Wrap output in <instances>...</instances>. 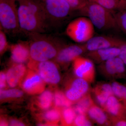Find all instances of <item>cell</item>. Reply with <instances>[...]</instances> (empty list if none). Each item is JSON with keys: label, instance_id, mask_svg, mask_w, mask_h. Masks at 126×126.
<instances>
[{"label": "cell", "instance_id": "cell-25", "mask_svg": "<svg viewBox=\"0 0 126 126\" xmlns=\"http://www.w3.org/2000/svg\"><path fill=\"white\" fill-rule=\"evenodd\" d=\"M53 100V94L50 91H45L39 97V104L44 109H47L50 107Z\"/></svg>", "mask_w": 126, "mask_h": 126}, {"label": "cell", "instance_id": "cell-28", "mask_svg": "<svg viewBox=\"0 0 126 126\" xmlns=\"http://www.w3.org/2000/svg\"><path fill=\"white\" fill-rule=\"evenodd\" d=\"M23 93L21 90L17 89H11L0 92V99L11 97H19L22 96Z\"/></svg>", "mask_w": 126, "mask_h": 126}, {"label": "cell", "instance_id": "cell-21", "mask_svg": "<svg viewBox=\"0 0 126 126\" xmlns=\"http://www.w3.org/2000/svg\"><path fill=\"white\" fill-rule=\"evenodd\" d=\"M94 104L90 93L77 102L74 110L79 114H87L89 109Z\"/></svg>", "mask_w": 126, "mask_h": 126}, {"label": "cell", "instance_id": "cell-4", "mask_svg": "<svg viewBox=\"0 0 126 126\" xmlns=\"http://www.w3.org/2000/svg\"><path fill=\"white\" fill-rule=\"evenodd\" d=\"M16 2V0H0V29L9 33L21 30Z\"/></svg>", "mask_w": 126, "mask_h": 126}, {"label": "cell", "instance_id": "cell-15", "mask_svg": "<svg viewBox=\"0 0 126 126\" xmlns=\"http://www.w3.org/2000/svg\"><path fill=\"white\" fill-rule=\"evenodd\" d=\"M97 102L102 108L109 97L113 95L111 84L99 83L92 89Z\"/></svg>", "mask_w": 126, "mask_h": 126}, {"label": "cell", "instance_id": "cell-29", "mask_svg": "<svg viewBox=\"0 0 126 126\" xmlns=\"http://www.w3.org/2000/svg\"><path fill=\"white\" fill-rule=\"evenodd\" d=\"M69 5L72 10H81L86 6L88 0H64Z\"/></svg>", "mask_w": 126, "mask_h": 126}, {"label": "cell", "instance_id": "cell-14", "mask_svg": "<svg viewBox=\"0 0 126 126\" xmlns=\"http://www.w3.org/2000/svg\"><path fill=\"white\" fill-rule=\"evenodd\" d=\"M87 114L94 123L100 126H111L108 115L103 109L95 103L89 109Z\"/></svg>", "mask_w": 126, "mask_h": 126}, {"label": "cell", "instance_id": "cell-36", "mask_svg": "<svg viewBox=\"0 0 126 126\" xmlns=\"http://www.w3.org/2000/svg\"><path fill=\"white\" fill-rule=\"evenodd\" d=\"M7 125V123L5 121H1L0 122V126H6Z\"/></svg>", "mask_w": 126, "mask_h": 126}, {"label": "cell", "instance_id": "cell-18", "mask_svg": "<svg viewBox=\"0 0 126 126\" xmlns=\"http://www.w3.org/2000/svg\"><path fill=\"white\" fill-rule=\"evenodd\" d=\"M25 70L24 65L21 63L9 69L6 75V81L9 86L12 88L16 87L24 76Z\"/></svg>", "mask_w": 126, "mask_h": 126}, {"label": "cell", "instance_id": "cell-24", "mask_svg": "<svg viewBox=\"0 0 126 126\" xmlns=\"http://www.w3.org/2000/svg\"><path fill=\"white\" fill-rule=\"evenodd\" d=\"M74 109L69 107H65L63 111V121L65 125L69 126L73 124L76 118V114Z\"/></svg>", "mask_w": 126, "mask_h": 126}, {"label": "cell", "instance_id": "cell-31", "mask_svg": "<svg viewBox=\"0 0 126 126\" xmlns=\"http://www.w3.org/2000/svg\"><path fill=\"white\" fill-rule=\"evenodd\" d=\"M61 116L60 112L58 110H52L48 111L46 113V118L52 121H58Z\"/></svg>", "mask_w": 126, "mask_h": 126}, {"label": "cell", "instance_id": "cell-1", "mask_svg": "<svg viewBox=\"0 0 126 126\" xmlns=\"http://www.w3.org/2000/svg\"><path fill=\"white\" fill-rule=\"evenodd\" d=\"M79 11L87 16L98 29L106 31L119 29L113 13L97 2L88 1Z\"/></svg>", "mask_w": 126, "mask_h": 126}, {"label": "cell", "instance_id": "cell-34", "mask_svg": "<svg viewBox=\"0 0 126 126\" xmlns=\"http://www.w3.org/2000/svg\"><path fill=\"white\" fill-rule=\"evenodd\" d=\"M6 80V76L3 73H1L0 74V88L1 89L5 86Z\"/></svg>", "mask_w": 126, "mask_h": 126}, {"label": "cell", "instance_id": "cell-32", "mask_svg": "<svg viewBox=\"0 0 126 126\" xmlns=\"http://www.w3.org/2000/svg\"><path fill=\"white\" fill-rule=\"evenodd\" d=\"M109 117L111 126H126V119Z\"/></svg>", "mask_w": 126, "mask_h": 126}, {"label": "cell", "instance_id": "cell-5", "mask_svg": "<svg viewBox=\"0 0 126 126\" xmlns=\"http://www.w3.org/2000/svg\"><path fill=\"white\" fill-rule=\"evenodd\" d=\"M94 25L88 18L80 17L72 21L66 28V34L77 43H86L94 35Z\"/></svg>", "mask_w": 126, "mask_h": 126}, {"label": "cell", "instance_id": "cell-6", "mask_svg": "<svg viewBox=\"0 0 126 126\" xmlns=\"http://www.w3.org/2000/svg\"><path fill=\"white\" fill-rule=\"evenodd\" d=\"M47 13L48 19H63L69 15L72 9L64 0H41Z\"/></svg>", "mask_w": 126, "mask_h": 126}, {"label": "cell", "instance_id": "cell-11", "mask_svg": "<svg viewBox=\"0 0 126 126\" xmlns=\"http://www.w3.org/2000/svg\"><path fill=\"white\" fill-rule=\"evenodd\" d=\"M87 51L84 44L68 46L60 49L56 57V60L61 64H66L73 61Z\"/></svg>", "mask_w": 126, "mask_h": 126}, {"label": "cell", "instance_id": "cell-33", "mask_svg": "<svg viewBox=\"0 0 126 126\" xmlns=\"http://www.w3.org/2000/svg\"><path fill=\"white\" fill-rule=\"evenodd\" d=\"M119 48L120 53L118 57L123 61L126 66V41H124Z\"/></svg>", "mask_w": 126, "mask_h": 126}, {"label": "cell", "instance_id": "cell-35", "mask_svg": "<svg viewBox=\"0 0 126 126\" xmlns=\"http://www.w3.org/2000/svg\"><path fill=\"white\" fill-rule=\"evenodd\" d=\"M11 126H24V125L20 122L14 120L11 122L10 124Z\"/></svg>", "mask_w": 126, "mask_h": 126}, {"label": "cell", "instance_id": "cell-3", "mask_svg": "<svg viewBox=\"0 0 126 126\" xmlns=\"http://www.w3.org/2000/svg\"><path fill=\"white\" fill-rule=\"evenodd\" d=\"M18 2L19 24L21 30L30 34H40L46 28V24L21 1Z\"/></svg>", "mask_w": 126, "mask_h": 126}, {"label": "cell", "instance_id": "cell-30", "mask_svg": "<svg viewBox=\"0 0 126 126\" xmlns=\"http://www.w3.org/2000/svg\"><path fill=\"white\" fill-rule=\"evenodd\" d=\"M8 42L5 32L2 30H0V52L3 53L8 47Z\"/></svg>", "mask_w": 126, "mask_h": 126}, {"label": "cell", "instance_id": "cell-2", "mask_svg": "<svg viewBox=\"0 0 126 126\" xmlns=\"http://www.w3.org/2000/svg\"><path fill=\"white\" fill-rule=\"evenodd\" d=\"M39 34L31 35L33 37L29 47L30 58L32 61L43 62L56 58L60 50L56 47L55 41L57 40Z\"/></svg>", "mask_w": 126, "mask_h": 126}, {"label": "cell", "instance_id": "cell-23", "mask_svg": "<svg viewBox=\"0 0 126 126\" xmlns=\"http://www.w3.org/2000/svg\"><path fill=\"white\" fill-rule=\"evenodd\" d=\"M118 29L126 35V8L113 14Z\"/></svg>", "mask_w": 126, "mask_h": 126}, {"label": "cell", "instance_id": "cell-19", "mask_svg": "<svg viewBox=\"0 0 126 126\" xmlns=\"http://www.w3.org/2000/svg\"><path fill=\"white\" fill-rule=\"evenodd\" d=\"M98 69L101 74L106 78L110 79L118 78L115 58L99 64Z\"/></svg>", "mask_w": 126, "mask_h": 126}, {"label": "cell", "instance_id": "cell-16", "mask_svg": "<svg viewBox=\"0 0 126 126\" xmlns=\"http://www.w3.org/2000/svg\"><path fill=\"white\" fill-rule=\"evenodd\" d=\"M43 81L39 75L33 74L25 80L23 87L26 92L32 94L42 92L44 88Z\"/></svg>", "mask_w": 126, "mask_h": 126}, {"label": "cell", "instance_id": "cell-22", "mask_svg": "<svg viewBox=\"0 0 126 126\" xmlns=\"http://www.w3.org/2000/svg\"><path fill=\"white\" fill-rule=\"evenodd\" d=\"M113 95L126 107V86L117 81L111 83Z\"/></svg>", "mask_w": 126, "mask_h": 126}, {"label": "cell", "instance_id": "cell-37", "mask_svg": "<svg viewBox=\"0 0 126 126\" xmlns=\"http://www.w3.org/2000/svg\"><path fill=\"white\" fill-rule=\"evenodd\" d=\"M90 1H92V2H95L96 1V0H88Z\"/></svg>", "mask_w": 126, "mask_h": 126}, {"label": "cell", "instance_id": "cell-27", "mask_svg": "<svg viewBox=\"0 0 126 126\" xmlns=\"http://www.w3.org/2000/svg\"><path fill=\"white\" fill-rule=\"evenodd\" d=\"M55 105L59 107H68L72 104V102L65 96V94L61 92H57L54 97Z\"/></svg>", "mask_w": 126, "mask_h": 126}, {"label": "cell", "instance_id": "cell-9", "mask_svg": "<svg viewBox=\"0 0 126 126\" xmlns=\"http://www.w3.org/2000/svg\"><path fill=\"white\" fill-rule=\"evenodd\" d=\"M124 40L117 37L109 36H93L84 44L87 51L107 48H119Z\"/></svg>", "mask_w": 126, "mask_h": 126}, {"label": "cell", "instance_id": "cell-8", "mask_svg": "<svg viewBox=\"0 0 126 126\" xmlns=\"http://www.w3.org/2000/svg\"><path fill=\"white\" fill-rule=\"evenodd\" d=\"M90 84L83 79L77 77L67 88L65 95L72 102H78L90 93Z\"/></svg>", "mask_w": 126, "mask_h": 126}, {"label": "cell", "instance_id": "cell-10", "mask_svg": "<svg viewBox=\"0 0 126 126\" xmlns=\"http://www.w3.org/2000/svg\"><path fill=\"white\" fill-rule=\"evenodd\" d=\"M37 63L39 75L43 81L53 84L58 83L60 76L54 63L49 60Z\"/></svg>", "mask_w": 126, "mask_h": 126}, {"label": "cell", "instance_id": "cell-20", "mask_svg": "<svg viewBox=\"0 0 126 126\" xmlns=\"http://www.w3.org/2000/svg\"><path fill=\"white\" fill-rule=\"evenodd\" d=\"M95 2L113 13L126 8V0H96Z\"/></svg>", "mask_w": 126, "mask_h": 126}, {"label": "cell", "instance_id": "cell-12", "mask_svg": "<svg viewBox=\"0 0 126 126\" xmlns=\"http://www.w3.org/2000/svg\"><path fill=\"white\" fill-rule=\"evenodd\" d=\"M102 108L109 116L126 119V107L114 95L109 97Z\"/></svg>", "mask_w": 126, "mask_h": 126}, {"label": "cell", "instance_id": "cell-13", "mask_svg": "<svg viewBox=\"0 0 126 126\" xmlns=\"http://www.w3.org/2000/svg\"><path fill=\"white\" fill-rule=\"evenodd\" d=\"M120 49L118 47L101 49L89 51L87 56L94 63L99 64L104 61L119 56Z\"/></svg>", "mask_w": 126, "mask_h": 126}, {"label": "cell", "instance_id": "cell-7", "mask_svg": "<svg viewBox=\"0 0 126 126\" xmlns=\"http://www.w3.org/2000/svg\"><path fill=\"white\" fill-rule=\"evenodd\" d=\"M75 73L90 84L94 82L96 77L94 63L90 59L80 56L73 61Z\"/></svg>", "mask_w": 126, "mask_h": 126}, {"label": "cell", "instance_id": "cell-17", "mask_svg": "<svg viewBox=\"0 0 126 126\" xmlns=\"http://www.w3.org/2000/svg\"><path fill=\"white\" fill-rule=\"evenodd\" d=\"M11 49L12 59L15 63H22L27 61L30 57L29 48L24 43L12 45Z\"/></svg>", "mask_w": 126, "mask_h": 126}, {"label": "cell", "instance_id": "cell-26", "mask_svg": "<svg viewBox=\"0 0 126 126\" xmlns=\"http://www.w3.org/2000/svg\"><path fill=\"white\" fill-rule=\"evenodd\" d=\"M78 126H91L94 122L89 117L87 114H79L75 118L73 124Z\"/></svg>", "mask_w": 126, "mask_h": 126}]
</instances>
